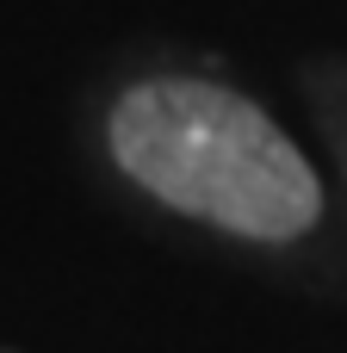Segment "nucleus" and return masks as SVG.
<instances>
[{
  "label": "nucleus",
  "instance_id": "1",
  "mask_svg": "<svg viewBox=\"0 0 347 353\" xmlns=\"http://www.w3.org/2000/svg\"><path fill=\"white\" fill-rule=\"evenodd\" d=\"M118 168L161 205L255 242H292L323 217L304 149L242 93L211 81H143L112 105Z\"/></svg>",
  "mask_w": 347,
  "mask_h": 353
}]
</instances>
